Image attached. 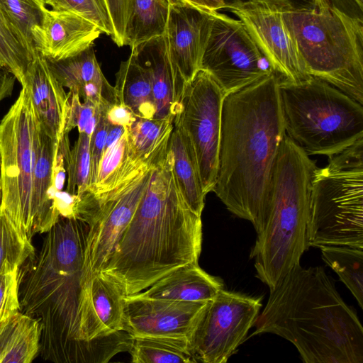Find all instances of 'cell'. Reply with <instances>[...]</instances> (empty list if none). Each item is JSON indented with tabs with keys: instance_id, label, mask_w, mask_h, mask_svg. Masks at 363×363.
I'll list each match as a JSON object with an SVG mask.
<instances>
[{
	"instance_id": "cell-37",
	"label": "cell",
	"mask_w": 363,
	"mask_h": 363,
	"mask_svg": "<svg viewBox=\"0 0 363 363\" xmlns=\"http://www.w3.org/2000/svg\"><path fill=\"white\" fill-rule=\"evenodd\" d=\"M68 95V108L67 112L64 134L69 133L74 128L79 133H83L89 120L95 115L97 107L91 103L81 102L78 94L70 92Z\"/></svg>"
},
{
	"instance_id": "cell-34",
	"label": "cell",
	"mask_w": 363,
	"mask_h": 363,
	"mask_svg": "<svg viewBox=\"0 0 363 363\" xmlns=\"http://www.w3.org/2000/svg\"><path fill=\"white\" fill-rule=\"evenodd\" d=\"M91 138L84 133H79L78 139L66 157L67 184L66 191L79 195L89 185L91 169Z\"/></svg>"
},
{
	"instance_id": "cell-16",
	"label": "cell",
	"mask_w": 363,
	"mask_h": 363,
	"mask_svg": "<svg viewBox=\"0 0 363 363\" xmlns=\"http://www.w3.org/2000/svg\"><path fill=\"white\" fill-rule=\"evenodd\" d=\"M125 296L119 284L102 272L82 284L77 311L78 340L89 342L124 331Z\"/></svg>"
},
{
	"instance_id": "cell-45",
	"label": "cell",
	"mask_w": 363,
	"mask_h": 363,
	"mask_svg": "<svg viewBox=\"0 0 363 363\" xmlns=\"http://www.w3.org/2000/svg\"><path fill=\"white\" fill-rule=\"evenodd\" d=\"M169 4H177L182 3H188L184 0H167ZM190 4V3H189Z\"/></svg>"
},
{
	"instance_id": "cell-2",
	"label": "cell",
	"mask_w": 363,
	"mask_h": 363,
	"mask_svg": "<svg viewBox=\"0 0 363 363\" xmlns=\"http://www.w3.org/2000/svg\"><path fill=\"white\" fill-rule=\"evenodd\" d=\"M201 216L177 186L169 140L160 151L150 180L125 230L101 272L125 296L140 293L174 270L198 263Z\"/></svg>"
},
{
	"instance_id": "cell-42",
	"label": "cell",
	"mask_w": 363,
	"mask_h": 363,
	"mask_svg": "<svg viewBox=\"0 0 363 363\" xmlns=\"http://www.w3.org/2000/svg\"><path fill=\"white\" fill-rule=\"evenodd\" d=\"M16 79V77L0 62V102L12 94Z\"/></svg>"
},
{
	"instance_id": "cell-48",
	"label": "cell",
	"mask_w": 363,
	"mask_h": 363,
	"mask_svg": "<svg viewBox=\"0 0 363 363\" xmlns=\"http://www.w3.org/2000/svg\"><path fill=\"white\" fill-rule=\"evenodd\" d=\"M360 6H363V0H355Z\"/></svg>"
},
{
	"instance_id": "cell-28",
	"label": "cell",
	"mask_w": 363,
	"mask_h": 363,
	"mask_svg": "<svg viewBox=\"0 0 363 363\" xmlns=\"http://www.w3.org/2000/svg\"><path fill=\"white\" fill-rule=\"evenodd\" d=\"M47 62L55 79L70 92L79 94L86 83L106 80L96 58L94 45L70 57Z\"/></svg>"
},
{
	"instance_id": "cell-30",
	"label": "cell",
	"mask_w": 363,
	"mask_h": 363,
	"mask_svg": "<svg viewBox=\"0 0 363 363\" xmlns=\"http://www.w3.org/2000/svg\"><path fill=\"white\" fill-rule=\"evenodd\" d=\"M173 121L136 117L126 128L129 151L134 158L149 157L171 135Z\"/></svg>"
},
{
	"instance_id": "cell-46",
	"label": "cell",
	"mask_w": 363,
	"mask_h": 363,
	"mask_svg": "<svg viewBox=\"0 0 363 363\" xmlns=\"http://www.w3.org/2000/svg\"><path fill=\"white\" fill-rule=\"evenodd\" d=\"M2 201H3V191H2L1 184L0 183V208H1Z\"/></svg>"
},
{
	"instance_id": "cell-8",
	"label": "cell",
	"mask_w": 363,
	"mask_h": 363,
	"mask_svg": "<svg viewBox=\"0 0 363 363\" xmlns=\"http://www.w3.org/2000/svg\"><path fill=\"white\" fill-rule=\"evenodd\" d=\"M166 143L146 159L133 157L110 189L100 193L86 189L77 195L75 218L89 228L82 285L101 272L108 262L148 186L156 158Z\"/></svg>"
},
{
	"instance_id": "cell-12",
	"label": "cell",
	"mask_w": 363,
	"mask_h": 363,
	"mask_svg": "<svg viewBox=\"0 0 363 363\" xmlns=\"http://www.w3.org/2000/svg\"><path fill=\"white\" fill-rule=\"evenodd\" d=\"M225 96L209 72L200 69L186 84L180 111L174 118L181 125L192 145L206 194L212 191L216 182Z\"/></svg>"
},
{
	"instance_id": "cell-24",
	"label": "cell",
	"mask_w": 363,
	"mask_h": 363,
	"mask_svg": "<svg viewBox=\"0 0 363 363\" xmlns=\"http://www.w3.org/2000/svg\"><path fill=\"white\" fill-rule=\"evenodd\" d=\"M169 9L167 0H133L125 28L123 46L132 48L164 35Z\"/></svg>"
},
{
	"instance_id": "cell-35",
	"label": "cell",
	"mask_w": 363,
	"mask_h": 363,
	"mask_svg": "<svg viewBox=\"0 0 363 363\" xmlns=\"http://www.w3.org/2000/svg\"><path fill=\"white\" fill-rule=\"evenodd\" d=\"M53 10L78 15L95 25L113 40L112 19L106 0H44Z\"/></svg>"
},
{
	"instance_id": "cell-44",
	"label": "cell",
	"mask_w": 363,
	"mask_h": 363,
	"mask_svg": "<svg viewBox=\"0 0 363 363\" xmlns=\"http://www.w3.org/2000/svg\"><path fill=\"white\" fill-rule=\"evenodd\" d=\"M225 5L248 0H223ZM296 8L312 9L320 5L325 0H287Z\"/></svg>"
},
{
	"instance_id": "cell-36",
	"label": "cell",
	"mask_w": 363,
	"mask_h": 363,
	"mask_svg": "<svg viewBox=\"0 0 363 363\" xmlns=\"http://www.w3.org/2000/svg\"><path fill=\"white\" fill-rule=\"evenodd\" d=\"M18 270L0 274V323L18 313Z\"/></svg>"
},
{
	"instance_id": "cell-39",
	"label": "cell",
	"mask_w": 363,
	"mask_h": 363,
	"mask_svg": "<svg viewBox=\"0 0 363 363\" xmlns=\"http://www.w3.org/2000/svg\"><path fill=\"white\" fill-rule=\"evenodd\" d=\"M112 19L115 36L114 43L123 46V37L133 0H106Z\"/></svg>"
},
{
	"instance_id": "cell-5",
	"label": "cell",
	"mask_w": 363,
	"mask_h": 363,
	"mask_svg": "<svg viewBox=\"0 0 363 363\" xmlns=\"http://www.w3.org/2000/svg\"><path fill=\"white\" fill-rule=\"evenodd\" d=\"M284 16L308 74L363 105V21L329 0L312 9L286 0Z\"/></svg>"
},
{
	"instance_id": "cell-25",
	"label": "cell",
	"mask_w": 363,
	"mask_h": 363,
	"mask_svg": "<svg viewBox=\"0 0 363 363\" xmlns=\"http://www.w3.org/2000/svg\"><path fill=\"white\" fill-rule=\"evenodd\" d=\"M47 9L44 0H0V9L6 22L33 57Z\"/></svg>"
},
{
	"instance_id": "cell-17",
	"label": "cell",
	"mask_w": 363,
	"mask_h": 363,
	"mask_svg": "<svg viewBox=\"0 0 363 363\" xmlns=\"http://www.w3.org/2000/svg\"><path fill=\"white\" fill-rule=\"evenodd\" d=\"M130 49V55L150 72L156 110L154 118L174 121L180 111L186 84L171 61L164 34Z\"/></svg>"
},
{
	"instance_id": "cell-6",
	"label": "cell",
	"mask_w": 363,
	"mask_h": 363,
	"mask_svg": "<svg viewBox=\"0 0 363 363\" xmlns=\"http://www.w3.org/2000/svg\"><path fill=\"white\" fill-rule=\"evenodd\" d=\"M286 134L308 155H336L363 138V106L315 77L280 79Z\"/></svg>"
},
{
	"instance_id": "cell-26",
	"label": "cell",
	"mask_w": 363,
	"mask_h": 363,
	"mask_svg": "<svg viewBox=\"0 0 363 363\" xmlns=\"http://www.w3.org/2000/svg\"><path fill=\"white\" fill-rule=\"evenodd\" d=\"M132 157L126 128L110 124L95 184L87 189L93 193H100L110 189Z\"/></svg>"
},
{
	"instance_id": "cell-22",
	"label": "cell",
	"mask_w": 363,
	"mask_h": 363,
	"mask_svg": "<svg viewBox=\"0 0 363 363\" xmlns=\"http://www.w3.org/2000/svg\"><path fill=\"white\" fill-rule=\"evenodd\" d=\"M172 167L177 186L189 208L201 216L205 205L203 191L196 155L185 131L174 119L169 139Z\"/></svg>"
},
{
	"instance_id": "cell-38",
	"label": "cell",
	"mask_w": 363,
	"mask_h": 363,
	"mask_svg": "<svg viewBox=\"0 0 363 363\" xmlns=\"http://www.w3.org/2000/svg\"><path fill=\"white\" fill-rule=\"evenodd\" d=\"M106 111L107 109H103L101 111L97 125L91 137V169L90 181L88 189H90L95 184L100 162L104 154L106 136L110 125V123L107 121L106 116Z\"/></svg>"
},
{
	"instance_id": "cell-31",
	"label": "cell",
	"mask_w": 363,
	"mask_h": 363,
	"mask_svg": "<svg viewBox=\"0 0 363 363\" xmlns=\"http://www.w3.org/2000/svg\"><path fill=\"white\" fill-rule=\"evenodd\" d=\"M41 328L37 319L21 313L0 363H30L40 349Z\"/></svg>"
},
{
	"instance_id": "cell-41",
	"label": "cell",
	"mask_w": 363,
	"mask_h": 363,
	"mask_svg": "<svg viewBox=\"0 0 363 363\" xmlns=\"http://www.w3.org/2000/svg\"><path fill=\"white\" fill-rule=\"evenodd\" d=\"M21 313L18 312L0 323V361Z\"/></svg>"
},
{
	"instance_id": "cell-27",
	"label": "cell",
	"mask_w": 363,
	"mask_h": 363,
	"mask_svg": "<svg viewBox=\"0 0 363 363\" xmlns=\"http://www.w3.org/2000/svg\"><path fill=\"white\" fill-rule=\"evenodd\" d=\"M133 363H192L188 339L168 337H133L128 351Z\"/></svg>"
},
{
	"instance_id": "cell-1",
	"label": "cell",
	"mask_w": 363,
	"mask_h": 363,
	"mask_svg": "<svg viewBox=\"0 0 363 363\" xmlns=\"http://www.w3.org/2000/svg\"><path fill=\"white\" fill-rule=\"evenodd\" d=\"M274 72L223 99L218 164L213 188L227 209L250 221L257 234L264 225L271 175L286 135Z\"/></svg>"
},
{
	"instance_id": "cell-11",
	"label": "cell",
	"mask_w": 363,
	"mask_h": 363,
	"mask_svg": "<svg viewBox=\"0 0 363 363\" xmlns=\"http://www.w3.org/2000/svg\"><path fill=\"white\" fill-rule=\"evenodd\" d=\"M201 69L209 72L225 96L274 72L242 23L218 11L213 14Z\"/></svg>"
},
{
	"instance_id": "cell-9",
	"label": "cell",
	"mask_w": 363,
	"mask_h": 363,
	"mask_svg": "<svg viewBox=\"0 0 363 363\" xmlns=\"http://www.w3.org/2000/svg\"><path fill=\"white\" fill-rule=\"evenodd\" d=\"M40 138V125L29 93L22 86L16 101L0 122L1 209L19 234L31 242L32 188Z\"/></svg>"
},
{
	"instance_id": "cell-18",
	"label": "cell",
	"mask_w": 363,
	"mask_h": 363,
	"mask_svg": "<svg viewBox=\"0 0 363 363\" xmlns=\"http://www.w3.org/2000/svg\"><path fill=\"white\" fill-rule=\"evenodd\" d=\"M42 130L56 143L64 135L68 95L38 50L26 75L25 84Z\"/></svg>"
},
{
	"instance_id": "cell-29",
	"label": "cell",
	"mask_w": 363,
	"mask_h": 363,
	"mask_svg": "<svg viewBox=\"0 0 363 363\" xmlns=\"http://www.w3.org/2000/svg\"><path fill=\"white\" fill-rule=\"evenodd\" d=\"M320 248L323 260L338 275L360 308H363V248L325 245Z\"/></svg>"
},
{
	"instance_id": "cell-10",
	"label": "cell",
	"mask_w": 363,
	"mask_h": 363,
	"mask_svg": "<svg viewBox=\"0 0 363 363\" xmlns=\"http://www.w3.org/2000/svg\"><path fill=\"white\" fill-rule=\"evenodd\" d=\"M261 298L221 289L201 310L188 339L195 362L225 363L244 342Z\"/></svg>"
},
{
	"instance_id": "cell-19",
	"label": "cell",
	"mask_w": 363,
	"mask_h": 363,
	"mask_svg": "<svg viewBox=\"0 0 363 363\" xmlns=\"http://www.w3.org/2000/svg\"><path fill=\"white\" fill-rule=\"evenodd\" d=\"M101 33L78 15L47 9L36 50L47 60L66 59L94 45Z\"/></svg>"
},
{
	"instance_id": "cell-32",
	"label": "cell",
	"mask_w": 363,
	"mask_h": 363,
	"mask_svg": "<svg viewBox=\"0 0 363 363\" xmlns=\"http://www.w3.org/2000/svg\"><path fill=\"white\" fill-rule=\"evenodd\" d=\"M34 254L31 242L23 238L0 208V274L18 270Z\"/></svg>"
},
{
	"instance_id": "cell-43",
	"label": "cell",
	"mask_w": 363,
	"mask_h": 363,
	"mask_svg": "<svg viewBox=\"0 0 363 363\" xmlns=\"http://www.w3.org/2000/svg\"><path fill=\"white\" fill-rule=\"evenodd\" d=\"M195 6L203 8L209 11H218L224 9L225 3L223 0H184Z\"/></svg>"
},
{
	"instance_id": "cell-14",
	"label": "cell",
	"mask_w": 363,
	"mask_h": 363,
	"mask_svg": "<svg viewBox=\"0 0 363 363\" xmlns=\"http://www.w3.org/2000/svg\"><path fill=\"white\" fill-rule=\"evenodd\" d=\"M206 303L125 296L123 330L132 337L189 339Z\"/></svg>"
},
{
	"instance_id": "cell-23",
	"label": "cell",
	"mask_w": 363,
	"mask_h": 363,
	"mask_svg": "<svg viewBox=\"0 0 363 363\" xmlns=\"http://www.w3.org/2000/svg\"><path fill=\"white\" fill-rule=\"evenodd\" d=\"M113 87L118 101L136 117L154 118L156 110L150 72L132 55L121 62Z\"/></svg>"
},
{
	"instance_id": "cell-40",
	"label": "cell",
	"mask_w": 363,
	"mask_h": 363,
	"mask_svg": "<svg viewBox=\"0 0 363 363\" xmlns=\"http://www.w3.org/2000/svg\"><path fill=\"white\" fill-rule=\"evenodd\" d=\"M106 116L111 125H119L125 128L128 127L136 118L128 107L118 101L109 106Z\"/></svg>"
},
{
	"instance_id": "cell-33",
	"label": "cell",
	"mask_w": 363,
	"mask_h": 363,
	"mask_svg": "<svg viewBox=\"0 0 363 363\" xmlns=\"http://www.w3.org/2000/svg\"><path fill=\"white\" fill-rule=\"evenodd\" d=\"M33 57L15 35L0 9V62L22 86Z\"/></svg>"
},
{
	"instance_id": "cell-47",
	"label": "cell",
	"mask_w": 363,
	"mask_h": 363,
	"mask_svg": "<svg viewBox=\"0 0 363 363\" xmlns=\"http://www.w3.org/2000/svg\"><path fill=\"white\" fill-rule=\"evenodd\" d=\"M1 164H2V157H1V152L0 149V183L1 179Z\"/></svg>"
},
{
	"instance_id": "cell-13",
	"label": "cell",
	"mask_w": 363,
	"mask_h": 363,
	"mask_svg": "<svg viewBox=\"0 0 363 363\" xmlns=\"http://www.w3.org/2000/svg\"><path fill=\"white\" fill-rule=\"evenodd\" d=\"M286 0H248L225 5L242 23L249 35L281 80H309L296 40L284 16Z\"/></svg>"
},
{
	"instance_id": "cell-15",
	"label": "cell",
	"mask_w": 363,
	"mask_h": 363,
	"mask_svg": "<svg viewBox=\"0 0 363 363\" xmlns=\"http://www.w3.org/2000/svg\"><path fill=\"white\" fill-rule=\"evenodd\" d=\"M214 12L189 3L169 4L164 35L171 61L185 84L201 69Z\"/></svg>"
},
{
	"instance_id": "cell-21",
	"label": "cell",
	"mask_w": 363,
	"mask_h": 363,
	"mask_svg": "<svg viewBox=\"0 0 363 363\" xmlns=\"http://www.w3.org/2000/svg\"><path fill=\"white\" fill-rule=\"evenodd\" d=\"M57 143L40 126L38 155L32 188L33 217L35 233L48 232L60 216L54 209V160Z\"/></svg>"
},
{
	"instance_id": "cell-7",
	"label": "cell",
	"mask_w": 363,
	"mask_h": 363,
	"mask_svg": "<svg viewBox=\"0 0 363 363\" xmlns=\"http://www.w3.org/2000/svg\"><path fill=\"white\" fill-rule=\"evenodd\" d=\"M308 247L363 248V138L315 169L307 225Z\"/></svg>"
},
{
	"instance_id": "cell-4",
	"label": "cell",
	"mask_w": 363,
	"mask_h": 363,
	"mask_svg": "<svg viewBox=\"0 0 363 363\" xmlns=\"http://www.w3.org/2000/svg\"><path fill=\"white\" fill-rule=\"evenodd\" d=\"M315 162L286 134L277 155L267 194L266 218L250 252L256 277L269 289L308 249L307 225Z\"/></svg>"
},
{
	"instance_id": "cell-20",
	"label": "cell",
	"mask_w": 363,
	"mask_h": 363,
	"mask_svg": "<svg viewBox=\"0 0 363 363\" xmlns=\"http://www.w3.org/2000/svg\"><path fill=\"white\" fill-rule=\"evenodd\" d=\"M223 289L220 278L208 274L198 263H194L174 270L137 294L151 298L207 302Z\"/></svg>"
},
{
	"instance_id": "cell-3",
	"label": "cell",
	"mask_w": 363,
	"mask_h": 363,
	"mask_svg": "<svg viewBox=\"0 0 363 363\" xmlns=\"http://www.w3.org/2000/svg\"><path fill=\"white\" fill-rule=\"evenodd\" d=\"M252 335L291 342L306 363H363V328L322 267H294L269 289Z\"/></svg>"
}]
</instances>
